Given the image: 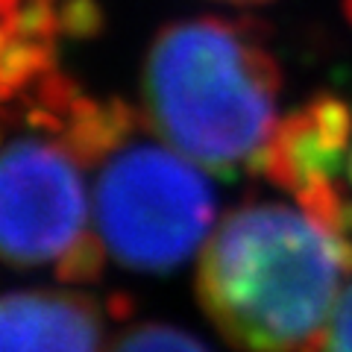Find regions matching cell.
I'll list each match as a JSON object with an SVG mask.
<instances>
[{
    "label": "cell",
    "instance_id": "9",
    "mask_svg": "<svg viewBox=\"0 0 352 352\" xmlns=\"http://www.w3.org/2000/svg\"><path fill=\"white\" fill-rule=\"evenodd\" d=\"M226 3H264V0H226Z\"/></svg>",
    "mask_w": 352,
    "mask_h": 352
},
{
    "label": "cell",
    "instance_id": "6",
    "mask_svg": "<svg viewBox=\"0 0 352 352\" xmlns=\"http://www.w3.org/2000/svg\"><path fill=\"white\" fill-rule=\"evenodd\" d=\"M100 302L74 291L0 296V352H100Z\"/></svg>",
    "mask_w": 352,
    "mask_h": 352
},
{
    "label": "cell",
    "instance_id": "7",
    "mask_svg": "<svg viewBox=\"0 0 352 352\" xmlns=\"http://www.w3.org/2000/svg\"><path fill=\"white\" fill-rule=\"evenodd\" d=\"M106 352H208V346L176 326L144 323L120 332Z\"/></svg>",
    "mask_w": 352,
    "mask_h": 352
},
{
    "label": "cell",
    "instance_id": "8",
    "mask_svg": "<svg viewBox=\"0 0 352 352\" xmlns=\"http://www.w3.org/2000/svg\"><path fill=\"white\" fill-rule=\"evenodd\" d=\"M320 352H352V285H346L335 305Z\"/></svg>",
    "mask_w": 352,
    "mask_h": 352
},
{
    "label": "cell",
    "instance_id": "2",
    "mask_svg": "<svg viewBox=\"0 0 352 352\" xmlns=\"http://www.w3.org/2000/svg\"><path fill=\"white\" fill-rule=\"evenodd\" d=\"M279 65L247 27L197 18L164 27L141 76L144 124L185 159L232 179L258 170L276 126Z\"/></svg>",
    "mask_w": 352,
    "mask_h": 352
},
{
    "label": "cell",
    "instance_id": "10",
    "mask_svg": "<svg viewBox=\"0 0 352 352\" xmlns=\"http://www.w3.org/2000/svg\"><path fill=\"white\" fill-rule=\"evenodd\" d=\"M349 179H352V153H349Z\"/></svg>",
    "mask_w": 352,
    "mask_h": 352
},
{
    "label": "cell",
    "instance_id": "4",
    "mask_svg": "<svg viewBox=\"0 0 352 352\" xmlns=\"http://www.w3.org/2000/svg\"><path fill=\"white\" fill-rule=\"evenodd\" d=\"M80 159L44 138L0 150V261L53 264L59 282H94L103 273L100 238L88 232Z\"/></svg>",
    "mask_w": 352,
    "mask_h": 352
},
{
    "label": "cell",
    "instance_id": "3",
    "mask_svg": "<svg viewBox=\"0 0 352 352\" xmlns=\"http://www.w3.org/2000/svg\"><path fill=\"white\" fill-rule=\"evenodd\" d=\"M214 220V191L173 147L124 138L97 162L94 223L115 261L168 273L194 256Z\"/></svg>",
    "mask_w": 352,
    "mask_h": 352
},
{
    "label": "cell",
    "instance_id": "1",
    "mask_svg": "<svg viewBox=\"0 0 352 352\" xmlns=\"http://www.w3.org/2000/svg\"><path fill=\"white\" fill-rule=\"evenodd\" d=\"M346 276L349 235L305 208L250 203L206 241L197 296L241 352H320Z\"/></svg>",
    "mask_w": 352,
    "mask_h": 352
},
{
    "label": "cell",
    "instance_id": "5",
    "mask_svg": "<svg viewBox=\"0 0 352 352\" xmlns=\"http://www.w3.org/2000/svg\"><path fill=\"white\" fill-rule=\"evenodd\" d=\"M352 138V112L338 97H314L296 112L276 120L261 153L258 170L273 185L302 197L335 182Z\"/></svg>",
    "mask_w": 352,
    "mask_h": 352
}]
</instances>
